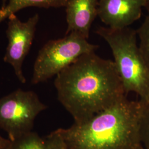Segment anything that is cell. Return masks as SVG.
Segmentation results:
<instances>
[{
  "label": "cell",
  "instance_id": "obj_1",
  "mask_svg": "<svg viewBox=\"0 0 149 149\" xmlns=\"http://www.w3.org/2000/svg\"><path fill=\"white\" fill-rule=\"evenodd\" d=\"M58 99L74 119L86 122L127 98L113 61L86 54L56 76Z\"/></svg>",
  "mask_w": 149,
  "mask_h": 149
},
{
  "label": "cell",
  "instance_id": "obj_2",
  "mask_svg": "<svg viewBox=\"0 0 149 149\" xmlns=\"http://www.w3.org/2000/svg\"><path fill=\"white\" fill-rule=\"evenodd\" d=\"M141 108L140 100L125 98L86 122L56 131L69 149H144Z\"/></svg>",
  "mask_w": 149,
  "mask_h": 149
},
{
  "label": "cell",
  "instance_id": "obj_3",
  "mask_svg": "<svg viewBox=\"0 0 149 149\" xmlns=\"http://www.w3.org/2000/svg\"><path fill=\"white\" fill-rule=\"evenodd\" d=\"M96 33L112 50L127 95L134 92L140 101L149 103V70L137 44L136 31L129 27L120 29L100 27Z\"/></svg>",
  "mask_w": 149,
  "mask_h": 149
},
{
  "label": "cell",
  "instance_id": "obj_4",
  "mask_svg": "<svg viewBox=\"0 0 149 149\" xmlns=\"http://www.w3.org/2000/svg\"><path fill=\"white\" fill-rule=\"evenodd\" d=\"M98 47L74 32L61 39L49 41L40 50L36 60L32 84L42 83L56 76L80 56L95 52Z\"/></svg>",
  "mask_w": 149,
  "mask_h": 149
},
{
  "label": "cell",
  "instance_id": "obj_5",
  "mask_svg": "<svg viewBox=\"0 0 149 149\" xmlns=\"http://www.w3.org/2000/svg\"><path fill=\"white\" fill-rule=\"evenodd\" d=\"M47 107L34 92L16 90L0 98V129L14 141L32 132L36 118Z\"/></svg>",
  "mask_w": 149,
  "mask_h": 149
},
{
  "label": "cell",
  "instance_id": "obj_6",
  "mask_svg": "<svg viewBox=\"0 0 149 149\" xmlns=\"http://www.w3.org/2000/svg\"><path fill=\"white\" fill-rule=\"evenodd\" d=\"M8 19L6 31L8 43L3 60L11 65L18 81L24 84L27 80L23 73L22 66L32 45L39 16L36 15L27 22H22L13 14Z\"/></svg>",
  "mask_w": 149,
  "mask_h": 149
},
{
  "label": "cell",
  "instance_id": "obj_7",
  "mask_svg": "<svg viewBox=\"0 0 149 149\" xmlns=\"http://www.w3.org/2000/svg\"><path fill=\"white\" fill-rule=\"evenodd\" d=\"M146 0H100L98 16L108 27L127 28L140 18Z\"/></svg>",
  "mask_w": 149,
  "mask_h": 149
},
{
  "label": "cell",
  "instance_id": "obj_8",
  "mask_svg": "<svg viewBox=\"0 0 149 149\" xmlns=\"http://www.w3.org/2000/svg\"><path fill=\"white\" fill-rule=\"evenodd\" d=\"M100 0H70L66 6V34L77 33L86 39L96 16Z\"/></svg>",
  "mask_w": 149,
  "mask_h": 149
},
{
  "label": "cell",
  "instance_id": "obj_9",
  "mask_svg": "<svg viewBox=\"0 0 149 149\" xmlns=\"http://www.w3.org/2000/svg\"><path fill=\"white\" fill-rule=\"evenodd\" d=\"M70 0H7L0 8V23L16 12L28 7L59 8L66 7Z\"/></svg>",
  "mask_w": 149,
  "mask_h": 149
},
{
  "label": "cell",
  "instance_id": "obj_10",
  "mask_svg": "<svg viewBox=\"0 0 149 149\" xmlns=\"http://www.w3.org/2000/svg\"><path fill=\"white\" fill-rule=\"evenodd\" d=\"M10 149H46L45 139L32 132L12 141Z\"/></svg>",
  "mask_w": 149,
  "mask_h": 149
},
{
  "label": "cell",
  "instance_id": "obj_11",
  "mask_svg": "<svg viewBox=\"0 0 149 149\" xmlns=\"http://www.w3.org/2000/svg\"><path fill=\"white\" fill-rule=\"evenodd\" d=\"M136 33L139 39V49L149 70V12Z\"/></svg>",
  "mask_w": 149,
  "mask_h": 149
},
{
  "label": "cell",
  "instance_id": "obj_12",
  "mask_svg": "<svg viewBox=\"0 0 149 149\" xmlns=\"http://www.w3.org/2000/svg\"><path fill=\"white\" fill-rule=\"evenodd\" d=\"M141 103L142 108L140 118V136L144 148L149 149V103L142 102Z\"/></svg>",
  "mask_w": 149,
  "mask_h": 149
},
{
  "label": "cell",
  "instance_id": "obj_13",
  "mask_svg": "<svg viewBox=\"0 0 149 149\" xmlns=\"http://www.w3.org/2000/svg\"><path fill=\"white\" fill-rule=\"evenodd\" d=\"M44 139L46 149H69L56 130Z\"/></svg>",
  "mask_w": 149,
  "mask_h": 149
},
{
  "label": "cell",
  "instance_id": "obj_14",
  "mask_svg": "<svg viewBox=\"0 0 149 149\" xmlns=\"http://www.w3.org/2000/svg\"><path fill=\"white\" fill-rule=\"evenodd\" d=\"M12 141L8 138H5L0 135V149H10Z\"/></svg>",
  "mask_w": 149,
  "mask_h": 149
},
{
  "label": "cell",
  "instance_id": "obj_15",
  "mask_svg": "<svg viewBox=\"0 0 149 149\" xmlns=\"http://www.w3.org/2000/svg\"><path fill=\"white\" fill-rule=\"evenodd\" d=\"M145 8L148 11V12H149V0H146V3L145 6Z\"/></svg>",
  "mask_w": 149,
  "mask_h": 149
},
{
  "label": "cell",
  "instance_id": "obj_16",
  "mask_svg": "<svg viewBox=\"0 0 149 149\" xmlns=\"http://www.w3.org/2000/svg\"><path fill=\"white\" fill-rule=\"evenodd\" d=\"M7 0H2V7L5 5V4L6 3V2H7Z\"/></svg>",
  "mask_w": 149,
  "mask_h": 149
}]
</instances>
